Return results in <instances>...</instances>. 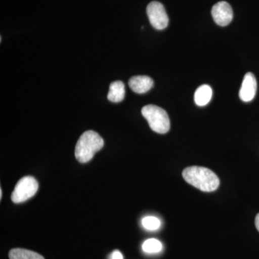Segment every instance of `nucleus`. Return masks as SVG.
Instances as JSON below:
<instances>
[{
  "instance_id": "nucleus-1",
  "label": "nucleus",
  "mask_w": 259,
  "mask_h": 259,
  "mask_svg": "<svg viewBox=\"0 0 259 259\" xmlns=\"http://www.w3.org/2000/svg\"><path fill=\"white\" fill-rule=\"evenodd\" d=\"M182 176L187 183L202 192H214L220 185L217 175L205 167H187L182 172Z\"/></svg>"
},
{
  "instance_id": "nucleus-2",
  "label": "nucleus",
  "mask_w": 259,
  "mask_h": 259,
  "mask_svg": "<svg viewBox=\"0 0 259 259\" xmlns=\"http://www.w3.org/2000/svg\"><path fill=\"white\" fill-rule=\"evenodd\" d=\"M103 146L104 140L100 135L95 131H86L80 136L76 143L75 157L80 163H88Z\"/></svg>"
},
{
  "instance_id": "nucleus-3",
  "label": "nucleus",
  "mask_w": 259,
  "mask_h": 259,
  "mask_svg": "<svg viewBox=\"0 0 259 259\" xmlns=\"http://www.w3.org/2000/svg\"><path fill=\"white\" fill-rule=\"evenodd\" d=\"M141 113L154 132L164 134L169 131V117L167 112L161 107L153 105H146L143 107Z\"/></svg>"
},
{
  "instance_id": "nucleus-4",
  "label": "nucleus",
  "mask_w": 259,
  "mask_h": 259,
  "mask_svg": "<svg viewBox=\"0 0 259 259\" xmlns=\"http://www.w3.org/2000/svg\"><path fill=\"white\" fill-rule=\"evenodd\" d=\"M38 190V183L34 177H23L19 180L11 195V199L14 203L25 202L33 197Z\"/></svg>"
},
{
  "instance_id": "nucleus-5",
  "label": "nucleus",
  "mask_w": 259,
  "mask_h": 259,
  "mask_svg": "<svg viewBox=\"0 0 259 259\" xmlns=\"http://www.w3.org/2000/svg\"><path fill=\"white\" fill-rule=\"evenodd\" d=\"M147 15L151 25L156 30H163L168 26V17L164 7L158 2H151L148 4Z\"/></svg>"
},
{
  "instance_id": "nucleus-6",
  "label": "nucleus",
  "mask_w": 259,
  "mask_h": 259,
  "mask_svg": "<svg viewBox=\"0 0 259 259\" xmlns=\"http://www.w3.org/2000/svg\"><path fill=\"white\" fill-rule=\"evenodd\" d=\"M213 20L217 25L225 27L231 23L233 12L231 5L226 2H219L212 7Z\"/></svg>"
},
{
  "instance_id": "nucleus-7",
  "label": "nucleus",
  "mask_w": 259,
  "mask_h": 259,
  "mask_svg": "<svg viewBox=\"0 0 259 259\" xmlns=\"http://www.w3.org/2000/svg\"><path fill=\"white\" fill-rule=\"evenodd\" d=\"M257 90V82L254 75L248 72L245 74L239 92L240 99L243 102L252 101Z\"/></svg>"
},
{
  "instance_id": "nucleus-8",
  "label": "nucleus",
  "mask_w": 259,
  "mask_h": 259,
  "mask_svg": "<svg viewBox=\"0 0 259 259\" xmlns=\"http://www.w3.org/2000/svg\"><path fill=\"white\" fill-rule=\"evenodd\" d=\"M128 84L134 93L144 94L153 88V81L148 76H135L130 79Z\"/></svg>"
},
{
  "instance_id": "nucleus-9",
  "label": "nucleus",
  "mask_w": 259,
  "mask_h": 259,
  "mask_svg": "<svg viewBox=\"0 0 259 259\" xmlns=\"http://www.w3.org/2000/svg\"><path fill=\"white\" fill-rule=\"evenodd\" d=\"M125 84L122 81H115L111 83L109 90L107 99L109 101L118 103L125 98Z\"/></svg>"
},
{
  "instance_id": "nucleus-10",
  "label": "nucleus",
  "mask_w": 259,
  "mask_h": 259,
  "mask_svg": "<svg viewBox=\"0 0 259 259\" xmlns=\"http://www.w3.org/2000/svg\"><path fill=\"white\" fill-rule=\"evenodd\" d=\"M212 97V88L209 85L203 84L196 90L194 94V102L198 106H205L210 102Z\"/></svg>"
},
{
  "instance_id": "nucleus-11",
  "label": "nucleus",
  "mask_w": 259,
  "mask_h": 259,
  "mask_svg": "<svg viewBox=\"0 0 259 259\" xmlns=\"http://www.w3.org/2000/svg\"><path fill=\"white\" fill-rule=\"evenodd\" d=\"M10 259H45L41 255L24 248H13L9 253Z\"/></svg>"
},
{
  "instance_id": "nucleus-12",
  "label": "nucleus",
  "mask_w": 259,
  "mask_h": 259,
  "mask_svg": "<svg viewBox=\"0 0 259 259\" xmlns=\"http://www.w3.org/2000/svg\"><path fill=\"white\" fill-rule=\"evenodd\" d=\"M143 250L148 253H156L161 251L162 244L161 242L154 238H151L144 242L142 245Z\"/></svg>"
},
{
  "instance_id": "nucleus-13",
  "label": "nucleus",
  "mask_w": 259,
  "mask_h": 259,
  "mask_svg": "<svg viewBox=\"0 0 259 259\" xmlns=\"http://www.w3.org/2000/svg\"><path fill=\"white\" fill-rule=\"evenodd\" d=\"M142 225L148 231H156L161 226V221L157 218L148 216L142 220Z\"/></svg>"
},
{
  "instance_id": "nucleus-14",
  "label": "nucleus",
  "mask_w": 259,
  "mask_h": 259,
  "mask_svg": "<svg viewBox=\"0 0 259 259\" xmlns=\"http://www.w3.org/2000/svg\"><path fill=\"white\" fill-rule=\"evenodd\" d=\"M111 259H123V256L119 250H116L112 253Z\"/></svg>"
},
{
  "instance_id": "nucleus-15",
  "label": "nucleus",
  "mask_w": 259,
  "mask_h": 259,
  "mask_svg": "<svg viewBox=\"0 0 259 259\" xmlns=\"http://www.w3.org/2000/svg\"><path fill=\"white\" fill-rule=\"evenodd\" d=\"M255 228H256V229L258 230V231L259 232V213L257 214L256 217H255Z\"/></svg>"
},
{
  "instance_id": "nucleus-16",
  "label": "nucleus",
  "mask_w": 259,
  "mask_h": 259,
  "mask_svg": "<svg viewBox=\"0 0 259 259\" xmlns=\"http://www.w3.org/2000/svg\"><path fill=\"white\" fill-rule=\"evenodd\" d=\"M2 197H3V190H2V189H0V198L2 199Z\"/></svg>"
}]
</instances>
